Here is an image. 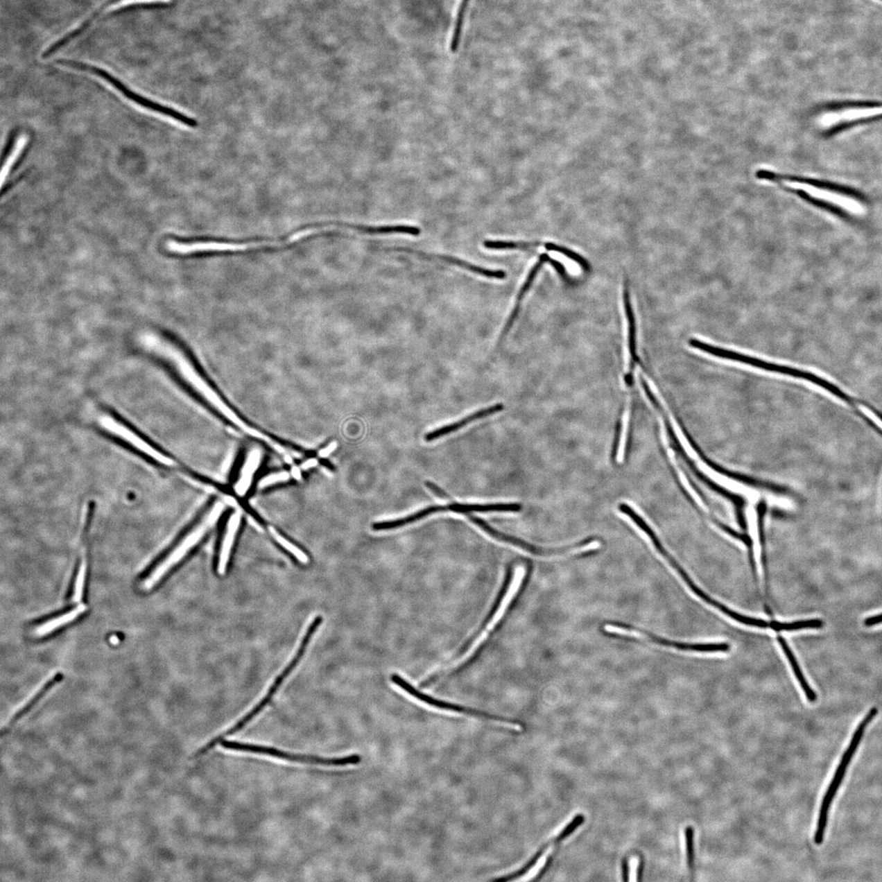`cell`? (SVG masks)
Returning a JSON list of instances; mask_svg holds the SVG:
<instances>
[{"label": "cell", "mask_w": 882, "mask_h": 882, "mask_svg": "<svg viewBox=\"0 0 882 882\" xmlns=\"http://www.w3.org/2000/svg\"><path fill=\"white\" fill-rule=\"evenodd\" d=\"M684 839H686L688 866L690 868L691 874H693L695 862V829L691 826H687L684 830Z\"/></svg>", "instance_id": "cell-28"}, {"label": "cell", "mask_w": 882, "mask_h": 882, "mask_svg": "<svg viewBox=\"0 0 882 882\" xmlns=\"http://www.w3.org/2000/svg\"><path fill=\"white\" fill-rule=\"evenodd\" d=\"M57 63L58 65H61L62 67L89 72L96 76L100 77L101 79H103L105 82L108 83L110 86H112L114 89H116L119 92V93L126 96L128 100L132 101V103L140 105L141 107L162 114V116L171 118L174 119V121L190 128H196L197 127V125H198V123H197L195 119L186 116V114L178 112V110L165 107V105L153 102V101L144 98V96L135 93V92L128 89L126 85H123L121 80H119L117 78L110 75L108 71L103 70V69L91 66L87 63L71 61V60L67 59L58 60Z\"/></svg>", "instance_id": "cell-3"}, {"label": "cell", "mask_w": 882, "mask_h": 882, "mask_svg": "<svg viewBox=\"0 0 882 882\" xmlns=\"http://www.w3.org/2000/svg\"><path fill=\"white\" fill-rule=\"evenodd\" d=\"M503 410L504 406L503 404H497L491 407L482 408V410L476 411L474 413H472V415L464 417V419L460 421L453 422V424L440 427L438 429L431 431V433H427L425 435V440L427 441V442H431V441L438 440L442 438L444 435H447L450 433H454V431L462 429V427L467 426L468 424H471V422L484 419V417L493 415L494 413H497Z\"/></svg>", "instance_id": "cell-9"}, {"label": "cell", "mask_w": 882, "mask_h": 882, "mask_svg": "<svg viewBox=\"0 0 882 882\" xmlns=\"http://www.w3.org/2000/svg\"><path fill=\"white\" fill-rule=\"evenodd\" d=\"M293 474L294 477L297 478V479H300V478L301 477L300 471L297 469V468H295V470L293 469Z\"/></svg>", "instance_id": "cell-37"}, {"label": "cell", "mask_w": 882, "mask_h": 882, "mask_svg": "<svg viewBox=\"0 0 882 882\" xmlns=\"http://www.w3.org/2000/svg\"><path fill=\"white\" fill-rule=\"evenodd\" d=\"M27 141H28V137H27V135H22L18 137L15 142V147H13L11 153L9 154L6 162H4L3 165L1 173L2 185L4 183V180H6V178L8 175L9 172H10L12 165L16 163L17 160L19 158V156L22 153L23 150H24L25 146L27 144Z\"/></svg>", "instance_id": "cell-24"}, {"label": "cell", "mask_w": 882, "mask_h": 882, "mask_svg": "<svg viewBox=\"0 0 882 882\" xmlns=\"http://www.w3.org/2000/svg\"><path fill=\"white\" fill-rule=\"evenodd\" d=\"M880 116H882V107L847 108L825 114L822 123L825 127L833 128L840 123L858 121Z\"/></svg>", "instance_id": "cell-8"}, {"label": "cell", "mask_w": 882, "mask_h": 882, "mask_svg": "<svg viewBox=\"0 0 882 882\" xmlns=\"http://www.w3.org/2000/svg\"><path fill=\"white\" fill-rule=\"evenodd\" d=\"M858 408H860L861 412L865 413V415L868 417V419H870L872 422H874V424L877 426L879 427V429L882 430V420L880 419L879 416L876 415L874 412L870 410V408H867V407L862 406V404H860V406H858Z\"/></svg>", "instance_id": "cell-31"}, {"label": "cell", "mask_w": 882, "mask_h": 882, "mask_svg": "<svg viewBox=\"0 0 882 882\" xmlns=\"http://www.w3.org/2000/svg\"><path fill=\"white\" fill-rule=\"evenodd\" d=\"M426 486L427 487V488L431 490V491H433V492L435 495H438V497L442 498L444 499H449V496L447 493H445L443 490H441L440 487L433 483V482H430V481L426 482Z\"/></svg>", "instance_id": "cell-32"}, {"label": "cell", "mask_w": 882, "mask_h": 882, "mask_svg": "<svg viewBox=\"0 0 882 882\" xmlns=\"http://www.w3.org/2000/svg\"><path fill=\"white\" fill-rule=\"evenodd\" d=\"M336 447H337L336 443L330 444L327 448H325L321 450V451L320 452V456L322 458L328 456L329 454L332 453L334 450L336 449Z\"/></svg>", "instance_id": "cell-35"}, {"label": "cell", "mask_w": 882, "mask_h": 882, "mask_svg": "<svg viewBox=\"0 0 882 882\" xmlns=\"http://www.w3.org/2000/svg\"><path fill=\"white\" fill-rule=\"evenodd\" d=\"M306 646L307 645L306 643H301L300 648H298L296 652L295 656H294L292 660L289 662L288 665H287L286 668L283 670V672L280 673L279 676L275 679V681L272 684V686L270 687L268 693H266V695L261 698L259 702H257L254 709L250 710L245 716H243V718L239 720L237 723L234 725L232 728H230L222 734L218 735V737L214 738L212 741L206 743L203 747H201L200 750L196 753L195 757L204 756L207 752H209L210 750H212L214 747L217 746L218 744L220 743V741H223L224 738L240 732V730L245 727L248 723H250V721L255 718V716L259 715L261 711L268 705L269 702L273 700V696L275 695V693L278 691L279 686H282L284 680H286L288 675L291 674L292 670L295 668V666L302 658L303 653H304Z\"/></svg>", "instance_id": "cell-6"}, {"label": "cell", "mask_w": 882, "mask_h": 882, "mask_svg": "<svg viewBox=\"0 0 882 882\" xmlns=\"http://www.w3.org/2000/svg\"><path fill=\"white\" fill-rule=\"evenodd\" d=\"M270 530L274 537V539L277 541V543L279 545H282L284 549L288 551L289 553L292 554L293 557L298 560V562L302 564H307L309 562V558L307 557L304 551H302L301 549L298 548L297 546L291 544V542L288 541L286 539H284V537L275 531L273 528H270Z\"/></svg>", "instance_id": "cell-27"}, {"label": "cell", "mask_w": 882, "mask_h": 882, "mask_svg": "<svg viewBox=\"0 0 882 882\" xmlns=\"http://www.w3.org/2000/svg\"><path fill=\"white\" fill-rule=\"evenodd\" d=\"M220 746L226 748V750L274 756L282 760L298 762V763L339 767L357 765L359 764L362 760L361 756L358 754L334 758L313 755L295 754V753L284 752L275 747L255 745V744L251 743L229 741H226V739H223V741H220Z\"/></svg>", "instance_id": "cell-4"}, {"label": "cell", "mask_w": 882, "mask_h": 882, "mask_svg": "<svg viewBox=\"0 0 882 882\" xmlns=\"http://www.w3.org/2000/svg\"><path fill=\"white\" fill-rule=\"evenodd\" d=\"M470 1L471 0H462L460 6H459L456 25H454L451 44H450V50H451V52L453 53L458 51L459 44H460L464 21H465Z\"/></svg>", "instance_id": "cell-22"}, {"label": "cell", "mask_w": 882, "mask_h": 882, "mask_svg": "<svg viewBox=\"0 0 882 882\" xmlns=\"http://www.w3.org/2000/svg\"><path fill=\"white\" fill-rule=\"evenodd\" d=\"M544 245L545 246L546 250L557 252H559V254H562L569 257V259L576 261V263L581 266L582 269L586 270V272H589L591 268L589 263H588L585 257L577 254V252L568 249L567 247L555 245V243H546Z\"/></svg>", "instance_id": "cell-26"}, {"label": "cell", "mask_w": 882, "mask_h": 882, "mask_svg": "<svg viewBox=\"0 0 882 882\" xmlns=\"http://www.w3.org/2000/svg\"><path fill=\"white\" fill-rule=\"evenodd\" d=\"M289 478H291V476L286 472L274 473V474L266 476L260 481L259 488H265V487L279 483V482L286 481Z\"/></svg>", "instance_id": "cell-29"}, {"label": "cell", "mask_w": 882, "mask_h": 882, "mask_svg": "<svg viewBox=\"0 0 882 882\" xmlns=\"http://www.w3.org/2000/svg\"><path fill=\"white\" fill-rule=\"evenodd\" d=\"M105 408H107V407H105V408H104V410H105ZM150 456H151V454H150ZM151 465H155V466H156V467H159V466H164V465H162V463H160L159 462H158L157 460H156V459H155V458H154V460H153V463H151Z\"/></svg>", "instance_id": "cell-38"}, {"label": "cell", "mask_w": 882, "mask_h": 882, "mask_svg": "<svg viewBox=\"0 0 882 882\" xmlns=\"http://www.w3.org/2000/svg\"><path fill=\"white\" fill-rule=\"evenodd\" d=\"M543 243L540 242H514V241H485L484 246L486 249L491 250H530V248L540 246Z\"/></svg>", "instance_id": "cell-23"}, {"label": "cell", "mask_w": 882, "mask_h": 882, "mask_svg": "<svg viewBox=\"0 0 882 882\" xmlns=\"http://www.w3.org/2000/svg\"><path fill=\"white\" fill-rule=\"evenodd\" d=\"M521 506L519 503L461 504L449 505L448 511L456 513L468 512H519Z\"/></svg>", "instance_id": "cell-14"}, {"label": "cell", "mask_w": 882, "mask_h": 882, "mask_svg": "<svg viewBox=\"0 0 882 882\" xmlns=\"http://www.w3.org/2000/svg\"><path fill=\"white\" fill-rule=\"evenodd\" d=\"M59 681L60 679L58 680L56 677H53L52 679H50L47 683H45L38 691L34 693V695L31 697L30 700L27 701L19 710H17L16 714L12 716L10 720H8L6 727H4L2 730V738L7 736V735L11 732L13 727H15V725L19 723L23 718H24V716L28 714L30 711L34 709L35 705L38 704V702H40V701L42 700L46 695H47V693L51 690V689L55 686V684Z\"/></svg>", "instance_id": "cell-11"}, {"label": "cell", "mask_w": 882, "mask_h": 882, "mask_svg": "<svg viewBox=\"0 0 882 882\" xmlns=\"http://www.w3.org/2000/svg\"><path fill=\"white\" fill-rule=\"evenodd\" d=\"M444 511H448V507L431 506V507L422 509L420 512H417L415 513L410 514V516L401 518V519H397V520L375 522L373 524V525H372V529H373L375 531L395 530V529H397V528H401L403 526L410 525V524L415 523L417 521H420L422 520V519L429 517V514L444 512Z\"/></svg>", "instance_id": "cell-12"}, {"label": "cell", "mask_w": 882, "mask_h": 882, "mask_svg": "<svg viewBox=\"0 0 882 882\" xmlns=\"http://www.w3.org/2000/svg\"><path fill=\"white\" fill-rule=\"evenodd\" d=\"M879 714V710L874 707L863 719L858 728L853 734L851 743H849L847 750H845L842 760H840L838 769L836 770L833 780L831 781L828 789L822 801L820 811L819 814V820H818L817 828L815 833V843L818 845L824 842L825 830L827 824H828L829 812L833 803L836 795H837L838 789L842 784L845 773L849 763L852 760L854 753L856 752L861 739L865 734L867 725H870L875 716Z\"/></svg>", "instance_id": "cell-2"}, {"label": "cell", "mask_w": 882, "mask_h": 882, "mask_svg": "<svg viewBox=\"0 0 882 882\" xmlns=\"http://www.w3.org/2000/svg\"><path fill=\"white\" fill-rule=\"evenodd\" d=\"M778 641L779 643V645L781 646V648H782V650L784 652L785 655H786L790 665H791L792 669L795 674V677H796V678L797 679V681L799 684H800L802 691H804V693H805V695L807 698V700L810 702H815L817 700L816 693L814 691L812 690V688L810 686V684H808V683L807 682L805 676H804L802 671L800 668V665H799L798 662L796 659V657H795L793 654V652L792 651L791 649H790V647L788 646L786 640H785L784 637L779 636L778 637Z\"/></svg>", "instance_id": "cell-17"}, {"label": "cell", "mask_w": 882, "mask_h": 882, "mask_svg": "<svg viewBox=\"0 0 882 882\" xmlns=\"http://www.w3.org/2000/svg\"><path fill=\"white\" fill-rule=\"evenodd\" d=\"M316 463L317 462L315 460H313V459H311V460L307 461L304 464H303L302 468L303 469H309V468L315 466Z\"/></svg>", "instance_id": "cell-36"}, {"label": "cell", "mask_w": 882, "mask_h": 882, "mask_svg": "<svg viewBox=\"0 0 882 882\" xmlns=\"http://www.w3.org/2000/svg\"><path fill=\"white\" fill-rule=\"evenodd\" d=\"M436 257L444 261V263L459 266V268L469 270V272L472 273L481 275L482 277L487 278L503 279L507 277L506 273L503 272V270H494L483 268H481V266L472 264L468 263L467 261L459 259H457V257L452 256L438 255Z\"/></svg>", "instance_id": "cell-18"}, {"label": "cell", "mask_w": 882, "mask_h": 882, "mask_svg": "<svg viewBox=\"0 0 882 882\" xmlns=\"http://www.w3.org/2000/svg\"><path fill=\"white\" fill-rule=\"evenodd\" d=\"M824 626V623L821 619L801 620V621L793 623L772 621L770 625V628L777 632L798 631L802 629H820Z\"/></svg>", "instance_id": "cell-21"}, {"label": "cell", "mask_w": 882, "mask_h": 882, "mask_svg": "<svg viewBox=\"0 0 882 882\" xmlns=\"http://www.w3.org/2000/svg\"><path fill=\"white\" fill-rule=\"evenodd\" d=\"M880 623H882V614L876 615V616L867 618L865 619V625L866 627H872V626H875V625H879Z\"/></svg>", "instance_id": "cell-34"}, {"label": "cell", "mask_w": 882, "mask_h": 882, "mask_svg": "<svg viewBox=\"0 0 882 882\" xmlns=\"http://www.w3.org/2000/svg\"><path fill=\"white\" fill-rule=\"evenodd\" d=\"M86 574L87 560L85 558H82L80 560L79 567H78L76 577L73 587V600L75 603H79L82 599L83 594H84Z\"/></svg>", "instance_id": "cell-25"}, {"label": "cell", "mask_w": 882, "mask_h": 882, "mask_svg": "<svg viewBox=\"0 0 882 882\" xmlns=\"http://www.w3.org/2000/svg\"><path fill=\"white\" fill-rule=\"evenodd\" d=\"M223 509L224 506L222 503L215 504L208 516L205 518V520L201 522L200 525L194 531L186 537L175 548H173L164 557L156 562L153 568L150 569L149 572L147 573L144 580L141 582V589L144 591L153 589L178 563H180L181 560L186 557L188 553L199 543L207 530L218 520L220 514L223 512Z\"/></svg>", "instance_id": "cell-1"}, {"label": "cell", "mask_w": 882, "mask_h": 882, "mask_svg": "<svg viewBox=\"0 0 882 882\" xmlns=\"http://www.w3.org/2000/svg\"><path fill=\"white\" fill-rule=\"evenodd\" d=\"M241 514L240 512H236L232 514L228 521L219 557L218 569L220 574H223L226 572L230 555H231L234 540H235L236 533L241 525Z\"/></svg>", "instance_id": "cell-13"}, {"label": "cell", "mask_w": 882, "mask_h": 882, "mask_svg": "<svg viewBox=\"0 0 882 882\" xmlns=\"http://www.w3.org/2000/svg\"><path fill=\"white\" fill-rule=\"evenodd\" d=\"M260 462V450L259 449H252L247 457L245 465L242 468L240 479H239L236 485L237 494L243 496L249 490L252 477H254V473L259 468Z\"/></svg>", "instance_id": "cell-16"}, {"label": "cell", "mask_w": 882, "mask_h": 882, "mask_svg": "<svg viewBox=\"0 0 882 882\" xmlns=\"http://www.w3.org/2000/svg\"><path fill=\"white\" fill-rule=\"evenodd\" d=\"M548 263H550L551 265L553 266L555 270H557V272L560 275H562V277H566V275H567L566 268H564V266L562 263H559V261L557 260L551 259V257H550Z\"/></svg>", "instance_id": "cell-33"}, {"label": "cell", "mask_w": 882, "mask_h": 882, "mask_svg": "<svg viewBox=\"0 0 882 882\" xmlns=\"http://www.w3.org/2000/svg\"><path fill=\"white\" fill-rule=\"evenodd\" d=\"M549 259H550V257L548 254H541L539 257V263L535 264L534 268H533L532 270H530V273L529 275H528V277L526 280L525 284H524V286H522L521 289L520 293H519V297L517 300V302H518L517 305L516 306V307H514L512 316L510 317L508 322L506 325V329H505V331H504V334H506L508 333V331L510 329V328L512 327V325L514 322V319L517 318V315L519 311V306H520V302L522 300V298L524 297V296H525V294L530 288L533 282H534V280L535 277H537V273H539V270L542 268V266H543V265L545 263H548Z\"/></svg>", "instance_id": "cell-19"}, {"label": "cell", "mask_w": 882, "mask_h": 882, "mask_svg": "<svg viewBox=\"0 0 882 882\" xmlns=\"http://www.w3.org/2000/svg\"><path fill=\"white\" fill-rule=\"evenodd\" d=\"M628 288L626 284L624 288L623 300L629 325V350H630L632 356V365H635V362L637 361L636 322L631 304L630 293H629Z\"/></svg>", "instance_id": "cell-20"}, {"label": "cell", "mask_w": 882, "mask_h": 882, "mask_svg": "<svg viewBox=\"0 0 882 882\" xmlns=\"http://www.w3.org/2000/svg\"><path fill=\"white\" fill-rule=\"evenodd\" d=\"M621 435H622V422L619 420L618 422L616 429H615V434H614V443L612 447V451H611V459H612L613 462H616L620 440H621Z\"/></svg>", "instance_id": "cell-30"}, {"label": "cell", "mask_w": 882, "mask_h": 882, "mask_svg": "<svg viewBox=\"0 0 882 882\" xmlns=\"http://www.w3.org/2000/svg\"><path fill=\"white\" fill-rule=\"evenodd\" d=\"M87 610L85 605H79L76 608L67 611V612L58 615L56 617L46 620L44 623H41L36 626L34 630L35 636L37 637H44L55 632L59 629L67 626V625L75 621L78 618L85 614Z\"/></svg>", "instance_id": "cell-10"}, {"label": "cell", "mask_w": 882, "mask_h": 882, "mask_svg": "<svg viewBox=\"0 0 882 882\" xmlns=\"http://www.w3.org/2000/svg\"><path fill=\"white\" fill-rule=\"evenodd\" d=\"M392 681L395 684H397L398 687L401 688V690H403L404 692H406L407 693H408V695L413 696V698H415L416 700H420L422 702H424V704L429 705L431 707H435V709L453 711V713H456V714H460L474 716V718H477L480 719L494 721V723L502 724L504 725V727H507L509 729L517 730V732H523V730L525 729V727H524V725L521 724L520 723H518V721L509 720V719L503 718H500V716H498L490 715L489 714L484 713V711L472 709V707L453 704V702L442 701L440 700H438V698H435L434 697L427 695H426V693H422L420 691L417 690V689L412 686L410 683H408L406 681V680H404L402 677L399 676V675L397 674L393 675L392 677Z\"/></svg>", "instance_id": "cell-5"}, {"label": "cell", "mask_w": 882, "mask_h": 882, "mask_svg": "<svg viewBox=\"0 0 882 882\" xmlns=\"http://www.w3.org/2000/svg\"><path fill=\"white\" fill-rule=\"evenodd\" d=\"M585 820L586 818L583 814L574 815L573 819L559 831L557 836H555L553 838H551L548 840V842H546L544 845H542L539 851H537L534 856H533L530 860L525 863V865L520 868H518V870L512 872L511 874L499 877V879H493L492 881L505 882L522 879L523 877H525L528 874H529V872L534 870L537 865H539L542 860L548 862L550 861L551 856H544L545 854L550 852L551 849L554 848L555 845L562 843L564 840L571 837L572 834L576 833V831L585 823Z\"/></svg>", "instance_id": "cell-7"}, {"label": "cell", "mask_w": 882, "mask_h": 882, "mask_svg": "<svg viewBox=\"0 0 882 882\" xmlns=\"http://www.w3.org/2000/svg\"><path fill=\"white\" fill-rule=\"evenodd\" d=\"M650 640L655 643L664 646L676 648L677 650L697 652H727L729 650V646L727 643H684L669 641L666 639H660V638H651L648 636Z\"/></svg>", "instance_id": "cell-15"}]
</instances>
